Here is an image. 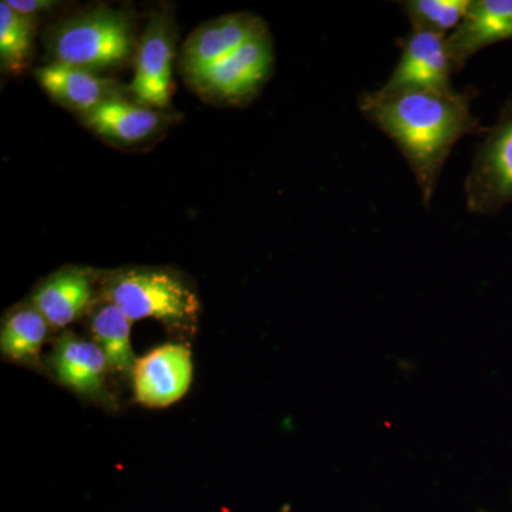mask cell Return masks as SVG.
<instances>
[{
    "mask_svg": "<svg viewBox=\"0 0 512 512\" xmlns=\"http://www.w3.org/2000/svg\"><path fill=\"white\" fill-rule=\"evenodd\" d=\"M278 512H292V505L291 504H284L281 508H279Z\"/></svg>",
    "mask_w": 512,
    "mask_h": 512,
    "instance_id": "20",
    "label": "cell"
},
{
    "mask_svg": "<svg viewBox=\"0 0 512 512\" xmlns=\"http://www.w3.org/2000/svg\"><path fill=\"white\" fill-rule=\"evenodd\" d=\"M99 298L114 303L133 323L154 319L188 338L200 322V296L170 268L130 266L107 272L99 281Z\"/></svg>",
    "mask_w": 512,
    "mask_h": 512,
    "instance_id": "2",
    "label": "cell"
},
{
    "mask_svg": "<svg viewBox=\"0 0 512 512\" xmlns=\"http://www.w3.org/2000/svg\"><path fill=\"white\" fill-rule=\"evenodd\" d=\"M512 40V0H471L466 18L447 37L454 69L460 72L478 52Z\"/></svg>",
    "mask_w": 512,
    "mask_h": 512,
    "instance_id": "12",
    "label": "cell"
},
{
    "mask_svg": "<svg viewBox=\"0 0 512 512\" xmlns=\"http://www.w3.org/2000/svg\"><path fill=\"white\" fill-rule=\"evenodd\" d=\"M99 281L93 269L64 266L39 282L29 302L53 330L66 329L92 311L99 298Z\"/></svg>",
    "mask_w": 512,
    "mask_h": 512,
    "instance_id": "10",
    "label": "cell"
},
{
    "mask_svg": "<svg viewBox=\"0 0 512 512\" xmlns=\"http://www.w3.org/2000/svg\"><path fill=\"white\" fill-rule=\"evenodd\" d=\"M35 39V18L0 3V62L8 72H19L28 63Z\"/></svg>",
    "mask_w": 512,
    "mask_h": 512,
    "instance_id": "17",
    "label": "cell"
},
{
    "mask_svg": "<svg viewBox=\"0 0 512 512\" xmlns=\"http://www.w3.org/2000/svg\"><path fill=\"white\" fill-rule=\"evenodd\" d=\"M52 326L32 303H20L5 313L0 328V353L6 362L47 372L42 359Z\"/></svg>",
    "mask_w": 512,
    "mask_h": 512,
    "instance_id": "14",
    "label": "cell"
},
{
    "mask_svg": "<svg viewBox=\"0 0 512 512\" xmlns=\"http://www.w3.org/2000/svg\"><path fill=\"white\" fill-rule=\"evenodd\" d=\"M8 5L15 12L36 18L37 13L55 8L56 2H50V0H8Z\"/></svg>",
    "mask_w": 512,
    "mask_h": 512,
    "instance_id": "19",
    "label": "cell"
},
{
    "mask_svg": "<svg viewBox=\"0 0 512 512\" xmlns=\"http://www.w3.org/2000/svg\"><path fill=\"white\" fill-rule=\"evenodd\" d=\"M274 62V43L268 32L249 40L237 52L192 80L191 84L212 99L245 103L254 99L268 82Z\"/></svg>",
    "mask_w": 512,
    "mask_h": 512,
    "instance_id": "5",
    "label": "cell"
},
{
    "mask_svg": "<svg viewBox=\"0 0 512 512\" xmlns=\"http://www.w3.org/2000/svg\"><path fill=\"white\" fill-rule=\"evenodd\" d=\"M49 45L53 62L100 73L119 69L137 52L136 30L123 10L96 8L60 23Z\"/></svg>",
    "mask_w": 512,
    "mask_h": 512,
    "instance_id": "3",
    "label": "cell"
},
{
    "mask_svg": "<svg viewBox=\"0 0 512 512\" xmlns=\"http://www.w3.org/2000/svg\"><path fill=\"white\" fill-rule=\"evenodd\" d=\"M474 99L473 87L450 93L375 90L360 96L359 110L399 148L427 210L454 146L463 137L483 133L471 111Z\"/></svg>",
    "mask_w": 512,
    "mask_h": 512,
    "instance_id": "1",
    "label": "cell"
},
{
    "mask_svg": "<svg viewBox=\"0 0 512 512\" xmlns=\"http://www.w3.org/2000/svg\"><path fill=\"white\" fill-rule=\"evenodd\" d=\"M399 62L387 82L380 87L382 93L406 90L454 92L453 76L456 74L448 52L447 37L412 29L402 42Z\"/></svg>",
    "mask_w": 512,
    "mask_h": 512,
    "instance_id": "6",
    "label": "cell"
},
{
    "mask_svg": "<svg viewBox=\"0 0 512 512\" xmlns=\"http://www.w3.org/2000/svg\"><path fill=\"white\" fill-rule=\"evenodd\" d=\"M194 362L185 342H168L138 357L133 373L134 399L148 409H165L190 392Z\"/></svg>",
    "mask_w": 512,
    "mask_h": 512,
    "instance_id": "7",
    "label": "cell"
},
{
    "mask_svg": "<svg viewBox=\"0 0 512 512\" xmlns=\"http://www.w3.org/2000/svg\"><path fill=\"white\" fill-rule=\"evenodd\" d=\"M89 316L90 336L106 356L111 372L131 377L138 360L131 342L133 322L114 303L100 298Z\"/></svg>",
    "mask_w": 512,
    "mask_h": 512,
    "instance_id": "16",
    "label": "cell"
},
{
    "mask_svg": "<svg viewBox=\"0 0 512 512\" xmlns=\"http://www.w3.org/2000/svg\"><path fill=\"white\" fill-rule=\"evenodd\" d=\"M80 117L97 136L120 144H136L147 140L160 130L164 121L160 111L123 97L104 101Z\"/></svg>",
    "mask_w": 512,
    "mask_h": 512,
    "instance_id": "15",
    "label": "cell"
},
{
    "mask_svg": "<svg viewBox=\"0 0 512 512\" xmlns=\"http://www.w3.org/2000/svg\"><path fill=\"white\" fill-rule=\"evenodd\" d=\"M174 45L171 28L164 18H153L136 52V70L130 84L134 101L150 109L170 106Z\"/></svg>",
    "mask_w": 512,
    "mask_h": 512,
    "instance_id": "11",
    "label": "cell"
},
{
    "mask_svg": "<svg viewBox=\"0 0 512 512\" xmlns=\"http://www.w3.org/2000/svg\"><path fill=\"white\" fill-rule=\"evenodd\" d=\"M400 5L412 29L448 37L466 18L471 0H406Z\"/></svg>",
    "mask_w": 512,
    "mask_h": 512,
    "instance_id": "18",
    "label": "cell"
},
{
    "mask_svg": "<svg viewBox=\"0 0 512 512\" xmlns=\"http://www.w3.org/2000/svg\"><path fill=\"white\" fill-rule=\"evenodd\" d=\"M464 183L471 214L495 215L512 204V97L505 101L493 126L483 130Z\"/></svg>",
    "mask_w": 512,
    "mask_h": 512,
    "instance_id": "4",
    "label": "cell"
},
{
    "mask_svg": "<svg viewBox=\"0 0 512 512\" xmlns=\"http://www.w3.org/2000/svg\"><path fill=\"white\" fill-rule=\"evenodd\" d=\"M268 32L264 20L251 13H232L212 20L192 32L185 40L180 55L181 69L192 82L237 52L249 40Z\"/></svg>",
    "mask_w": 512,
    "mask_h": 512,
    "instance_id": "9",
    "label": "cell"
},
{
    "mask_svg": "<svg viewBox=\"0 0 512 512\" xmlns=\"http://www.w3.org/2000/svg\"><path fill=\"white\" fill-rule=\"evenodd\" d=\"M36 79L53 100L80 116L117 96V84L82 67L52 62L36 70Z\"/></svg>",
    "mask_w": 512,
    "mask_h": 512,
    "instance_id": "13",
    "label": "cell"
},
{
    "mask_svg": "<svg viewBox=\"0 0 512 512\" xmlns=\"http://www.w3.org/2000/svg\"><path fill=\"white\" fill-rule=\"evenodd\" d=\"M47 372L83 402L111 404L106 356L92 339L66 330L53 343L45 359Z\"/></svg>",
    "mask_w": 512,
    "mask_h": 512,
    "instance_id": "8",
    "label": "cell"
}]
</instances>
